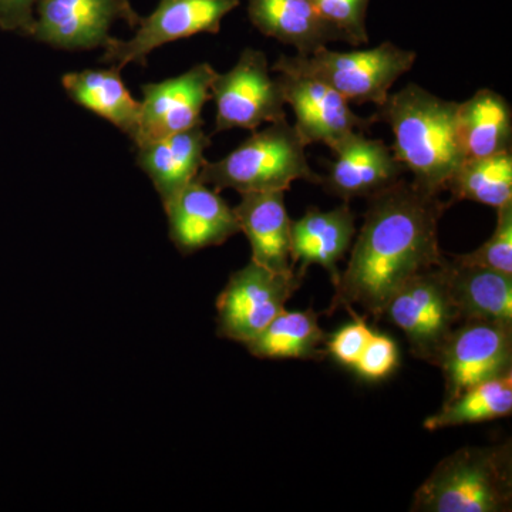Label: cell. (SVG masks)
I'll list each match as a JSON object with an SVG mask.
<instances>
[{
	"label": "cell",
	"instance_id": "6da1fadb",
	"mask_svg": "<svg viewBox=\"0 0 512 512\" xmlns=\"http://www.w3.org/2000/svg\"><path fill=\"white\" fill-rule=\"evenodd\" d=\"M367 201L362 228L348 268L340 272L329 312L357 305L380 319L404 284L446 262L439 244V222L451 202L404 178Z\"/></svg>",
	"mask_w": 512,
	"mask_h": 512
},
{
	"label": "cell",
	"instance_id": "7a4b0ae2",
	"mask_svg": "<svg viewBox=\"0 0 512 512\" xmlns=\"http://www.w3.org/2000/svg\"><path fill=\"white\" fill-rule=\"evenodd\" d=\"M456 101L440 99L416 83L390 93L372 114L394 136L393 151L412 183L424 192L441 195L451 175L466 160L457 136Z\"/></svg>",
	"mask_w": 512,
	"mask_h": 512
},
{
	"label": "cell",
	"instance_id": "3957f363",
	"mask_svg": "<svg viewBox=\"0 0 512 512\" xmlns=\"http://www.w3.org/2000/svg\"><path fill=\"white\" fill-rule=\"evenodd\" d=\"M512 505L511 443L466 447L441 460L414 494L416 512H507Z\"/></svg>",
	"mask_w": 512,
	"mask_h": 512
},
{
	"label": "cell",
	"instance_id": "277c9868",
	"mask_svg": "<svg viewBox=\"0 0 512 512\" xmlns=\"http://www.w3.org/2000/svg\"><path fill=\"white\" fill-rule=\"evenodd\" d=\"M305 144L288 120L269 123L255 130L234 151L215 163L202 165L197 180L215 191L239 194L259 191H288L295 181L322 184L306 158Z\"/></svg>",
	"mask_w": 512,
	"mask_h": 512
},
{
	"label": "cell",
	"instance_id": "5b68a950",
	"mask_svg": "<svg viewBox=\"0 0 512 512\" xmlns=\"http://www.w3.org/2000/svg\"><path fill=\"white\" fill-rule=\"evenodd\" d=\"M416 59V52L392 42L352 52H335L325 46L309 56L282 55L272 72L311 77L328 84L349 103L379 107L389 97L393 84L412 70Z\"/></svg>",
	"mask_w": 512,
	"mask_h": 512
},
{
	"label": "cell",
	"instance_id": "8992f818",
	"mask_svg": "<svg viewBox=\"0 0 512 512\" xmlns=\"http://www.w3.org/2000/svg\"><path fill=\"white\" fill-rule=\"evenodd\" d=\"M444 264L421 272L404 284L387 303L382 316L402 330L413 356L434 366L451 332L461 323Z\"/></svg>",
	"mask_w": 512,
	"mask_h": 512
},
{
	"label": "cell",
	"instance_id": "52a82bcc",
	"mask_svg": "<svg viewBox=\"0 0 512 512\" xmlns=\"http://www.w3.org/2000/svg\"><path fill=\"white\" fill-rule=\"evenodd\" d=\"M298 271L274 272L251 261L234 272L217 299L218 335L247 345L301 288Z\"/></svg>",
	"mask_w": 512,
	"mask_h": 512
},
{
	"label": "cell",
	"instance_id": "ba28073f",
	"mask_svg": "<svg viewBox=\"0 0 512 512\" xmlns=\"http://www.w3.org/2000/svg\"><path fill=\"white\" fill-rule=\"evenodd\" d=\"M211 100L215 101V131H255L262 124L286 119L285 97L278 77L269 72L261 50L245 49L229 72L214 77Z\"/></svg>",
	"mask_w": 512,
	"mask_h": 512
},
{
	"label": "cell",
	"instance_id": "9c48e42d",
	"mask_svg": "<svg viewBox=\"0 0 512 512\" xmlns=\"http://www.w3.org/2000/svg\"><path fill=\"white\" fill-rule=\"evenodd\" d=\"M239 0H160L156 10L140 18L130 40L110 37L101 62L121 70L130 63L144 64L157 47L200 33L220 32L225 16L237 9Z\"/></svg>",
	"mask_w": 512,
	"mask_h": 512
},
{
	"label": "cell",
	"instance_id": "30bf717a",
	"mask_svg": "<svg viewBox=\"0 0 512 512\" xmlns=\"http://www.w3.org/2000/svg\"><path fill=\"white\" fill-rule=\"evenodd\" d=\"M451 402L470 387L512 372V326L466 320L451 332L436 363Z\"/></svg>",
	"mask_w": 512,
	"mask_h": 512
},
{
	"label": "cell",
	"instance_id": "8fae6325",
	"mask_svg": "<svg viewBox=\"0 0 512 512\" xmlns=\"http://www.w3.org/2000/svg\"><path fill=\"white\" fill-rule=\"evenodd\" d=\"M215 76L211 64L201 63L173 79L144 84L137 147L202 126L201 111L211 100Z\"/></svg>",
	"mask_w": 512,
	"mask_h": 512
},
{
	"label": "cell",
	"instance_id": "7c38bea8",
	"mask_svg": "<svg viewBox=\"0 0 512 512\" xmlns=\"http://www.w3.org/2000/svg\"><path fill=\"white\" fill-rule=\"evenodd\" d=\"M32 37L59 49L103 47L116 19L136 28L140 16L130 0H39Z\"/></svg>",
	"mask_w": 512,
	"mask_h": 512
},
{
	"label": "cell",
	"instance_id": "4fadbf2b",
	"mask_svg": "<svg viewBox=\"0 0 512 512\" xmlns=\"http://www.w3.org/2000/svg\"><path fill=\"white\" fill-rule=\"evenodd\" d=\"M330 150L335 158L322 185L343 202L369 200L389 190L406 173L393 148L383 140L366 137L365 131H353Z\"/></svg>",
	"mask_w": 512,
	"mask_h": 512
},
{
	"label": "cell",
	"instance_id": "5bb4252c",
	"mask_svg": "<svg viewBox=\"0 0 512 512\" xmlns=\"http://www.w3.org/2000/svg\"><path fill=\"white\" fill-rule=\"evenodd\" d=\"M278 79L285 103L295 114L293 127L306 147L320 143L330 148L353 131L366 133L375 126L372 117L357 116L349 101L328 84L292 73H279Z\"/></svg>",
	"mask_w": 512,
	"mask_h": 512
},
{
	"label": "cell",
	"instance_id": "9a60e30c",
	"mask_svg": "<svg viewBox=\"0 0 512 512\" xmlns=\"http://www.w3.org/2000/svg\"><path fill=\"white\" fill-rule=\"evenodd\" d=\"M170 238L183 255L218 247L241 232L234 208L195 178L164 204Z\"/></svg>",
	"mask_w": 512,
	"mask_h": 512
},
{
	"label": "cell",
	"instance_id": "2e32d148",
	"mask_svg": "<svg viewBox=\"0 0 512 512\" xmlns=\"http://www.w3.org/2000/svg\"><path fill=\"white\" fill-rule=\"evenodd\" d=\"M356 215L349 202L330 211L311 207L291 225V258L296 271L305 276L309 266L319 265L328 272L333 285L340 278L339 262L352 247Z\"/></svg>",
	"mask_w": 512,
	"mask_h": 512
},
{
	"label": "cell",
	"instance_id": "e0dca14e",
	"mask_svg": "<svg viewBox=\"0 0 512 512\" xmlns=\"http://www.w3.org/2000/svg\"><path fill=\"white\" fill-rule=\"evenodd\" d=\"M234 208L241 232L252 249L251 261L274 272H292L291 225L285 205V191L241 194Z\"/></svg>",
	"mask_w": 512,
	"mask_h": 512
},
{
	"label": "cell",
	"instance_id": "ac0fdd59",
	"mask_svg": "<svg viewBox=\"0 0 512 512\" xmlns=\"http://www.w3.org/2000/svg\"><path fill=\"white\" fill-rule=\"evenodd\" d=\"M248 16L262 35L295 47L298 55L309 56L346 37L328 22L311 0H248Z\"/></svg>",
	"mask_w": 512,
	"mask_h": 512
},
{
	"label": "cell",
	"instance_id": "d6986e66",
	"mask_svg": "<svg viewBox=\"0 0 512 512\" xmlns=\"http://www.w3.org/2000/svg\"><path fill=\"white\" fill-rule=\"evenodd\" d=\"M210 146V136L202 126H195L137 147L138 167L153 181L163 205L197 178L202 165L207 163L204 153Z\"/></svg>",
	"mask_w": 512,
	"mask_h": 512
},
{
	"label": "cell",
	"instance_id": "ffe728a7",
	"mask_svg": "<svg viewBox=\"0 0 512 512\" xmlns=\"http://www.w3.org/2000/svg\"><path fill=\"white\" fill-rule=\"evenodd\" d=\"M444 272L461 322L483 320L512 326V275L458 264L454 259H447Z\"/></svg>",
	"mask_w": 512,
	"mask_h": 512
},
{
	"label": "cell",
	"instance_id": "44dd1931",
	"mask_svg": "<svg viewBox=\"0 0 512 512\" xmlns=\"http://www.w3.org/2000/svg\"><path fill=\"white\" fill-rule=\"evenodd\" d=\"M457 136L466 160L512 151V109L501 94L478 90L458 103Z\"/></svg>",
	"mask_w": 512,
	"mask_h": 512
},
{
	"label": "cell",
	"instance_id": "7402d4cb",
	"mask_svg": "<svg viewBox=\"0 0 512 512\" xmlns=\"http://www.w3.org/2000/svg\"><path fill=\"white\" fill-rule=\"evenodd\" d=\"M63 87L74 103L110 121L131 140H136L141 104L124 86L117 67L66 74Z\"/></svg>",
	"mask_w": 512,
	"mask_h": 512
},
{
	"label": "cell",
	"instance_id": "603a6c76",
	"mask_svg": "<svg viewBox=\"0 0 512 512\" xmlns=\"http://www.w3.org/2000/svg\"><path fill=\"white\" fill-rule=\"evenodd\" d=\"M326 335L319 326L318 313L282 311L258 336L249 340L247 349L259 359H313L326 356L320 345Z\"/></svg>",
	"mask_w": 512,
	"mask_h": 512
},
{
	"label": "cell",
	"instance_id": "cb8c5ba5",
	"mask_svg": "<svg viewBox=\"0 0 512 512\" xmlns=\"http://www.w3.org/2000/svg\"><path fill=\"white\" fill-rule=\"evenodd\" d=\"M451 200L473 201L498 210L512 202V151L464 160L446 185Z\"/></svg>",
	"mask_w": 512,
	"mask_h": 512
},
{
	"label": "cell",
	"instance_id": "d4e9b609",
	"mask_svg": "<svg viewBox=\"0 0 512 512\" xmlns=\"http://www.w3.org/2000/svg\"><path fill=\"white\" fill-rule=\"evenodd\" d=\"M512 413V372L470 387L424 421L429 431L503 419Z\"/></svg>",
	"mask_w": 512,
	"mask_h": 512
},
{
	"label": "cell",
	"instance_id": "484cf974",
	"mask_svg": "<svg viewBox=\"0 0 512 512\" xmlns=\"http://www.w3.org/2000/svg\"><path fill=\"white\" fill-rule=\"evenodd\" d=\"M458 264L491 269L512 275V202L497 210V225L493 235L470 254L454 256Z\"/></svg>",
	"mask_w": 512,
	"mask_h": 512
},
{
	"label": "cell",
	"instance_id": "4316f807",
	"mask_svg": "<svg viewBox=\"0 0 512 512\" xmlns=\"http://www.w3.org/2000/svg\"><path fill=\"white\" fill-rule=\"evenodd\" d=\"M320 15L336 26L350 46L369 43L366 29L370 0H311Z\"/></svg>",
	"mask_w": 512,
	"mask_h": 512
},
{
	"label": "cell",
	"instance_id": "83f0119b",
	"mask_svg": "<svg viewBox=\"0 0 512 512\" xmlns=\"http://www.w3.org/2000/svg\"><path fill=\"white\" fill-rule=\"evenodd\" d=\"M397 362L399 355L394 340L373 333L353 369L367 380H382L396 369Z\"/></svg>",
	"mask_w": 512,
	"mask_h": 512
},
{
	"label": "cell",
	"instance_id": "f1b7e54d",
	"mask_svg": "<svg viewBox=\"0 0 512 512\" xmlns=\"http://www.w3.org/2000/svg\"><path fill=\"white\" fill-rule=\"evenodd\" d=\"M353 318L355 320L352 323L340 329L329 340L326 339L328 353L342 365L352 367L373 336V330L369 328L365 319L356 315H353Z\"/></svg>",
	"mask_w": 512,
	"mask_h": 512
},
{
	"label": "cell",
	"instance_id": "f546056e",
	"mask_svg": "<svg viewBox=\"0 0 512 512\" xmlns=\"http://www.w3.org/2000/svg\"><path fill=\"white\" fill-rule=\"evenodd\" d=\"M39 0H0V28L32 36Z\"/></svg>",
	"mask_w": 512,
	"mask_h": 512
}]
</instances>
